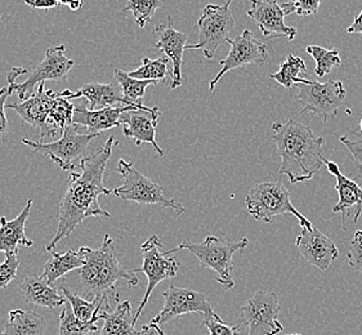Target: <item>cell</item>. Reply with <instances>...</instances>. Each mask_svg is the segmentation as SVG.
<instances>
[{"label": "cell", "mask_w": 362, "mask_h": 335, "mask_svg": "<svg viewBox=\"0 0 362 335\" xmlns=\"http://www.w3.org/2000/svg\"><path fill=\"white\" fill-rule=\"evenodd\" d=\"M115 145V137L111 136L97 153L87 156L80 163L81 172L67 178L65 194L61 197L57 216V231L51 242L45 247L51 253L59 241L66 239L78 228L84 219L90 217H107L111 214L103 211L98 197L112 194V189L103 186V175Z\"/></svg>", "instance_id": "cell-1"}, {"label": "cell", "mask_w": 362, "mask_h": 335, "mask_svg": "<svg viewBox=\"0 0 362 335\" xmlns=\"http://www.w3.org/2000/svg\"><path fill=\"white\" fill-rule=\"evenodd\" d=\"M276 151L281 158L280 175H286L291 184L305 182L313 178L325 164L321 153L322 137H316L310 125L294 119L285 123H274Z\"/></svg>", "instance_id": "cell-2"}, {"label": "cell", "mask_w": 362, "mask_h": 335, "mask_svg": "<svg viewBox=\"0 0 362 335\" xmlns=\"http://www.w3.org/2000/svg\"><path fill=\"white\" fill-rule=\"evenodd\" d=\"M86 263L79 269L78 292L81 298L95 300V298L110 297L115 302L120 300L116 292V284L125 280L129 288L137 286L139 278L134 270H127L119 262L115 241L109 233L105 235L103 242L98 249L84 247Z\"/></svg>", "instance_id": "cell-3"}, {"label": "cell", "mask_w": 362, "mask_h": 335, "mask_svg": "<svg viewBox=\"0 0 362 335\" xmlns=\"http://www.w3.org/2000/svg\"><path fill=\"white\" fill-rule=\"evenodd\" d=\"M249 244L247 237L238 242L222 240L217 236H208L203 242H189L183 240L175 249L167 252L165 254H173L180 250H189L195 255L203 269H209L217 274V281L225 288V290H231L235 286V280L232 277L233 263L232 258L239 250L247 248Z\"/></svg>", "instance_id": "cell-4"}, {"label": "cell", "mask_w": 362, "mask_h": 335, "mask_svg": "<svg viewBox=\"0 0 362 335\" xmlns=\"http://www.w3.org/2000/svg\"><path fill=\"white\" fill-rule=\"evenodd\" d=\"M249 214L255 221L271 223L277 216L291 214L298 219L302 228L311 230L312 223L298 211L290 200V194L283 183L277 181L255 184L245 199Z\"/></svg>", "instance_id": "cell-5"}, {"label": "cell", "mask_w": 362, "mask_h": 335, "mask_svg": "<svg viewBox=\"0 0 362 335\" xmlns=\"http://www.w3.org/2000/svg\"><path fill=\"white\" fill-rule=\"evenodd\" d=\"M79 129V125L70 124L62 131V136L57 141L44 143L22 139V143L29 146L34 153L48 156L61 170L73 172L75 168L80 167L81 160L87 158L89 143L100 137L97 133H81Z\"/></svg>", "instance_id": "cell-6"}, {"label": "cell", "mask_w": 362, "mask_h": 335, "mask_svg": "<svg viewBox=\"0 0 362 335\" xmlns=\"http://www.w3.org/2000/svg\"><path fill=\"white\" fill-rule=\"evenodd\" d=\"M66 47L64 44L57 47H49L44 59L30 74L29 78L22 83H16V79L22 75L28 74L26 69L13 67L8 73V83H9V92L11 95L16 92L20 98V102L28 98V95H31L33 89L37 84H42L45 81H62L67 78L69 73L71 71L75 62L73 59H67L65 56Z\"/></svg>", "instance_id": "cell-7"}, {"label": "cell", "mask_w": 362, "mask_h": 335, "mask_svg": "<svg viewBox=\"0 0 362 335\" xmlns=\"http://www.w3.org/2000/svg\"><path fill=\"white\" fill-rule=\"evenodd\" d=\"M117 170L123 175L120 187L112 189V194L124 201H134L141 205H153L159 208H170L177 214H183L186 209L174 199H168L159 183L141 175L132 161L122 159L117 163Z\"/></svg>", "instance_id": "cell-8"}, {"label": "cell", "mask_w": 362, "mask_h": 335, "mask_svg": "<svg viewBox=\"0 0 362 335\" xmlns=\"http://www.w3.org/2000/svg\"><path fill=\"white\" fill-rule=\"evenodd\" d=\"M232 1L227 0L222 6L208 4L204 8L203 15L197 21L199 43L186 45V49H202L206 59H214L219 47L230 39L228 35L235 25L230 8Z\"/></svg>", "instance_id": "cell-9"}, {"label": "cell", "mask_w": 362, "mask_h": 335, "mask_svg": "<svg viewBox=\"0 0 362 335\" xmlns=\"http://www.w3.org/2000/svg\"><path fill=\"white\" fill-rule=\"evenodd\" d=\"M297 101L302 103V114L312 112L327 123L338 115L346 100L347 90L341 81L326 83L308 81L305 84H297Z\"/></svg>", "instance_id": "cell-10"}, {"label": "cell", "mask_w": 362, "mask_h": 335, "mask_svg": "<svg viewBox=\"0 0 362 335\" xmlns=\"http://www.w3.org/2000/svg\"><path fill=\"white\" fill-rule=\"evenodd\" d=\"M281 305L276 293H255L241 308L239 324L247 327V335H277L284 327L279 321Z\"/></svg>", "instance_id": "cell-11"}, {"label": "cell", "mask_w": 362, "mask_h": 335, "mask_svg": "<svg viewBox=\"0 0 362 335\" xmlns=\"http://www.w3.org/2000/svg\"><path fill=\"white\" fill-rule=\"evenodd\" d=\"M163 248V244L160 242L159 237L156 235H153L151 237H148L147 240L141 245V253H142V267L134 270V272H144L148 284L146 289L144 299L141 300L139 307L134 314V322H137L139 316L142 314L146 305L148 303L150 297L153 294L155 288L164 280L172 278L177 276L178 270H180V263L175 258H169V255L165 253H161L160 249Z\"/></svg>", "instance_id": "cell-12"}, {"label": "cell", "mask_w": 362, "mask_h": 335, "mask_svg": "<svg viewBox=\"0 0 362 335\" xmlns=\"http://www.w3.org/2000/svg\"><path fill=\"white\" fill-rule=\"evenodd\" d=\"M227 43L231 45L227 57L219 61L221 71L216 78L210 81L209 90L214 92L218 81H221L226 74L239 67L247 65H263L268 59V49L266 44L261 43L254 37L252 31L245 30L235 39H228Z\"/></svg>", "instance_id": "cell-13"}, {"label": "cell", "mask_w": 362, "mask_h": 335, "mask_svg": "<svg viewBox=\"0 0 362 335\" xmlns=\"http://www.w3.org/2000/svg\"><path fill=\"white\" fill-rule=\"evenodd\" d=\"M54 97L56 92H53L52 89H47L45 83H42L39 84L35 93H33L20 103L8 105L7 109L16 111L23 123L37 129L40 133L39 142H43L45 137H54L57 133V128L52 124L49 120Z\"/></svg>", "instance_id": "cell-14"}, {"label": "cell", "mask_w": 362, "mask_h": 335, "mask_svg": "<svg viewBox=\"0 0 362 335\" xmlns=\"http://www.w3.org/2000/svg\"><path fill=\"white\" fill-rule=\"evenodd\" d=\"M164 307L158 316L153 317V324L165 325L169 321L180 317L182 315L202 314L203 316L213 314V308L210 306L206 295L204 293L195 292L192 289L177 288L169 285L167 290L163 293Z\"/></svg>", "instance_id": "cell-15"}, {"label": "cell", "mask_w": 362, "mask_h": 335, "mask_svg": "<svg viewBox=\"0 0 362 335\" xmlns=\"http://www.w3.org/2000/svg\"><path fill=\"white\" fill-rule=\"evenodd\" d=\"M161 117L159 107L131 110L122 115V128L127 139H132L137 146L151 143L159 156H164L163 148L156 142V127Z\"/></svg>", "instance_id": "cell-16"}, {"label": "cell", "mask_w": 362, "mask_h": 335, "mask_svg": "<svg viewBox=\"0 0 362 335\" xmlns=\"http://www.w3.org/2000/svg\"><path fill=\"white\" fill-rule=\"evenodd\" d=\"M247 16L257 23L263 37H288L289 40L297 37V29L284 22L286 13L277 0H252Z\"/></svg>", "instance_id": "cell-17"}, {"label": "cell", "mask_w": 362, "mask_h": 335, "mask_svg": "<svg viewBox=\"0 0 362 335\" xmlns=\"http://www.w3.org/2000/svg\"><path fill=\"white\" fill-rule=\"evenodd\" d=\"M327 172L335 178V189L338 191L339 200L334 206V213H341L343 221V230H346V219L351 217L354 222H357L362 214V186L357 180L348 178L343 175L337 163L325 160Z\"/></svg>", "instance_id": "cell-18"}, {"label": "cell", "mask_w": 362, "mask_h": 335, "mask_svg": "<svg viewBox=\"0 0 362 335\" xmlns=\"http://www.w3.org/2000/svg\"><path fill=\"white\" fill-rule=\"evenodd\" d=\"M296 247L305 261L322 271L327 270L339 255L334 241L316 227H312L311 230L302 228L296 240Z\"/></svg>", "instance_id": "cell-19"}, {"label": "cell", "mask_w": 362, "mask_h": 335, "mask_svg": "<svg viewBox=\"0 0 362 335\" xmlns=\"http://www.w3.org/2000/svg\"><path fill=\"white\" fill-rule=\"evenodd\" d=\"M155 33L159 34V40L156 43V48L165 54V57L172 61L173 70H172V84L170 89L181 87L182 81V64H183V52L186 51L187 39L189 37L181 31L173 28L172 17L168 18V25H159Z\"/></svg>", "instance_id": "cell-20"}, {"label": "cell", "mask_w": 362, "mask_h": 335, "mask_svg": "<svg viewBox=\"0 0 362 335\" xmlns=\"http://www.w3.org/2000/svg\"><path fill=\"white\" fill-rule=\"evenodd\" d=\"M146 106L133 107V106H114L105 109L90 110L86 105L75 106L73 124L87 128L89 133H97L109 131L111 128L120 127L122 128V115L131 110H146Z\"/></svg>", "instance_id": "cell-21"}, {"label": "cell", "mask_w": 362, "mask_h": 335, "mask_svg": "<svg viewBox=\"0 0 362 335\" xmlns=\"http://www.w3.org/2000/svg\"><path fill=\"white\" fill-rule=\"evenodd\" d=\"M33 200L29 199L21 213L12 221L0 217V253L6 255L17 254L20 247L30 248L34 241L30 240L25 233V226L31 214Z\"/></svg>", "instance_id": "cell-22"}, {"label": "cell", "mask_w": 362, "mask_h": 335, "mask_svg": "<svg viewBox=\"0 0 362 335\" xmlns=\"http://www.w3.org/2000/svg\"><path fill=\"white\" fill-rule=\"evenodd\" d=\"M20 292L28 303L49 310L62 307L67 302L65 295L57 288L48 284L43 276L37 275L26 277L20 284Z\"/></svg>", "instance_id": "cell-23"}, {"label": "cell", "mask_w": 362, "mask_h": 335, "mask_svg": "<svg viewBox=\"0 0 362 335\" xmlns=\"http://www.w3.org/2000/svg\"><path fill=\"white\" fill-rule=\"evenodd\" d=\"M84 97L88 101V107L90 110L105 109V107H114V105H124L132 106L125 101L123 95H119L116 90L115 84H101V83H89L79 88L78 92H71V100ZM144 106V105H142ZM141 107V106H133Z\"/></svg>", "instance_id": "cell-24"}, {"label": "cell", "mask_w": 362, "mask_h": 335, "mask_svg": "<svg viewBox=\"0 0 362 335\" xmlns=\"http://www.w3.org/2000/svg\"><path fill=\"white\" fill-rule=\"evenodd\" d=\"M86 263V250L81 247L79 250L69 249L65 253L51 252V258L43 266L42 276L48 284L54 285L59 278L65 276L70 271L79 270Z\"/></svg>", "instance_id": "cell-25"}, {"label": "cell", "mask_w": 362, "mask_h": 335, "mask_svg": "<svg viewBox=\"0 0 362 335\" xmlns=\"http://www.w3.org/2000/svg\"><path fill=\"white\" fill-rule=\"evenodd\" d=\"M47 328V321L35 311L13 310L0 335H44Z\"/></svg>", "instance_id": "cell-26"}, {"label": "cell", "mask_w": 362, "mask_h": 335, "mask_svg": "<svg viewBox=\"0 0 362 335\" xmlns=\"http://www.w3.org/2000/svg\"><path fill=\"white\" fill-rule=\"evenodd\" d=\"M103 320L101 335H134L136 322L129 300L119 302L115 310H110L105 315Z\"/></svg>", "instance_id": "cell-27"}, {"label": "cell", "mask_w": 362, "mask_h": 335, "mask_svg": "<svg viewBox=\"0 0 362 335\" xmlns=\"http://www.w3.org/2000/svg\"><path fill=\"white\" fill-rule=\"evenodd\" d=\"M105 314H100L95 316L93 320L89 322L79 320L73 312L71 305L66 302L62 306V311L59 315V328L58 335H92L98 330L97 322L105 319Z\"/></svg>", "instance_id": "cell-28"}, {"label": "cell", "mask_w": 362, "mask_h": 335, "mask_svg": "<svg viewBox=\"0 0 362 335\" xmlns=\"http://www.w3.org/2000/svg\"><path fill=\"white\" fill-rule=\"evenodd\" d=\"M305 59L289 54L286 59L280 64V70L276 74H271L269 78L281 84L286 89H290L294 84H305L307 79L299 78L300 74H307Z\"/></svg>", "instance_id": "cell-29"}, {"label": "cell", "mask_w": 362, "mask_h": 335, "mask_svg": "<svg viewBox=\"0 0 362 335\" xmlns=\"http://www.w3.org/2000/svg\"><path fill=\"white\" fill-rule=\"evenodd\" d=\"M114 74H115L117 84L122 88V93H123L125 101L132 106H142L141 100L145 97L147 87L158 84V81H138V79L131 78L129 74L125 73L120 69H115Z\"/></svg>", "instance_id": "cell-30"}, {"label": "cell", "mask_w": 362, "mask_h": 335, "mask_svg": "<svg viewBox=\"0 0 362 335\" xmlns=\"http://www.w3.org/2000/svg\"><path fill=\"white\" fill-rule=\"evenodd\" d=\"M71 100V92L64 90L62 93H56L54 101L52 105L49 120L57 129L64 131L67 125L73 124L75 106Z\"/></svg>", "instance_id": "cell-31"}, {"label": "cell", "mask_w": 362, "mask_h": 335, "mask_svg": "<svg viewBox=\"0 0 362 335\" xmlns=\"http://www.w3.org/2000/svg\"><path fill=\"white\" fill-rule=\"evenodd\" d=\"M168 57H160L158 59H150L148 57L142 59V65L129 74L131 78L138 81H165L168 78Z\"/></svg>", "instance_id": "cell-32"}, {"label": "cell", "mask_w": 362, "mask_h": 335, "mask_svg": "<svg viewBox=\"0 0 362 335\" xmlns=\"http://www.w3.org/2000/svg\"><path fill=\"white\" fill-rule=\"evenodd\" d=\"M305 51L311 56L312 59L316 61L315 74L319 78H324L327 74L332 73L333 69L341 65L339 52L334 49V48L325 49V48L319 47V45H308L305 48Z\"/></svg>", "instance_id": "cell-33"}, {"label": "cell", "mask_w": 362, "mask_h": 335, "mask_svg": "<svg viewBox=\"0 0 362 335\" xmlns=\"http://www.w3.org/2000/svg\"><path fill=\"white\" fill-rule=\"evenodd\" d=\"M163 0H128L122 13L132 12L138 26L144 29L148 22L153 20L155 12L161 7Z\"/></svg>", "instance_id": "cell-34"}, {"label": "cell", "mask_w": 362, "mask_h": 335, "mask_svg": "<svg viewBox=\"0 0 362 335\" xmlns=\"http://www.w3.org/2000/svg\"><path fill=\"white\" fill-rule=\"evenodd\" d=\"M203 325L208 329L209 335H239L241 328L239 322L233 327L227 325L216 312L204 316Z\"/></svg>", "instance_id": "cell-35"}, {"label": "cell", "mask_w": 362, "mask_h": 335, "mask_svg": "<svg viewBox=\"0 0 362 335\" xmlns=\"http://www.w3.org/2000/svg\"><path fill=\"white\" fill-rule=\"evenodd\" d=\"M321 1L322 0H289L288 3L281 6L286 16L294 12L300 17H305V16L317 15Z\"/></svg>", "instance_id": "cell-36"}, {"label": "cell", "mask_w": 362, "mask_h": 335, "mask_svg": "<svg viewBox=\"0 0 362 335\" xmlns=\"http://www.w3.org/2000/svg\"><path fill=\"white\" fill-rule=\"evenodd\" d=\"M18 267H20L18 255H6L4 262L0 263V290L6 289L8 285L15 280Z\"/></svg>", "instance_id": "cell-37"}, {"label": "cell", "mask_w": 362, "mask_h": 335, "mask_svg": "<svg viewBox=\"0 0 362 335\" xmlns=\"http://www.w3.org/2000/svg\"><path fill=\"white\" fill-rule=\"evenodd\" d=\"M348 264L356 271L362 272V231H356L347 253Z\"/></svg>", "instance_id": "cell-38"}, {"label": "cell", "mask_w": 362, "mask_h": 335, "mask_svg": "<svg viewBox=\"0 0 362 335\" xmlns=\"http://www.w3.org/2000/svg\"><path fill=\"white\" fill-rule=\"evenodd\" d=\"M11 95L9 88H0V143L6 142L9 137V125H8L7 115H6V101Z\"/></svg>", "instance_id": "cell-39"}, {"label": "cell", "mask_w": 362, "mask_h": 335, "mask_svg": "<svg viewBox=\"0 0 362 335\" xmlns=\"http://www.w3.org/2000/svg\"><path fill=\"white\" fill-rule=\"evenodd\" d=\"M341 142L344 145V146L347 147L348 151L349 153L352 155V158H354V160H355L356 165L357 168L362 170V139L361 137H358V136H356L355 137H347V136H344V137H341Z\"/></svg>", "instance_id": "cell-40"}, {"label": "cell", "mask_w": 362, "mask_h": 335, "mask_svg": "<svg viewBox=\"0 0 362 335\" xmlns=\"http://www.w3.org/2000/svg\"><path fill=\"white\" fill-rule=\"evenodd\" d=\"M25 4L34 9H52V8H57L59 1L58 0H25Z\"/></svg>", "instance_id": "cell-41"}, {"label": "cell", "mask_w": 362, "mask_h": 335, "mask_svg": "<svg viewBox=\"0 0 362 335\" xmlns=\"http://www.w3.org/2000/svg\"><path fill=\"white\" fill-rule=\"evenodd\" d=\"M134 335H165V333L161 330L159 325L151 322L148 325H144V328L139 331H134Z\"/></svg>", "instance_id": "cell-42"}, {"label": "cell", "mask_w": 362, "mask_h": 335, "mask_svg": "<svg viewBox=\"0 0 362 335\" xmlns=\"http://www.w3.org/2000/svg\"><path fill=\"white\" fill-rule=\"evenodd\" d=\"M348 34H361L362 35V11L355 18L354 23L347 29Z\"/></svg>", "instance_id": "cell-43"}, {"label": "cell", "mask_w": 362, "mask_h": 335, "mask_svg": "<svg viewBox=\"0 0 362 335\" xmlns=\"http://www.w3.org/2000/svg\"><path fill=\"white\" fill-rule=\"evenodd\" d=\"M58 1H59V4L67 6L71 11H78L83 6L84 0H58Z\"/></svg>", "instance_id": "cell-44"}, {"label": "cell", "mask_w": 362, "mask_h": 335, "mask_svg": "<svg viewBox=\"0 0 362 335\" xmlns=\"http://www.w3.org/2000/svg\"><path fill=\"white\" fill-rule=\"evenodd\" d=\"M360 131H361V133H362V117H361V120H360Z\"/></svg>", "instance_id": "cell-45"}, {"label": "cell", "mask_w": 362, "mask_h": 335, "mask_svg": "<svg viewBox=\"0 0 362 335\" xmlns=\"http://www.w3.org/2000/svg\"><path fill=\"white\" fill-rule=\"evenodd\" d=\"M288 335H303V334H298V333H296V334H288Z\"/></svg>", "instance_id": "cell-46"}]
</instances>
